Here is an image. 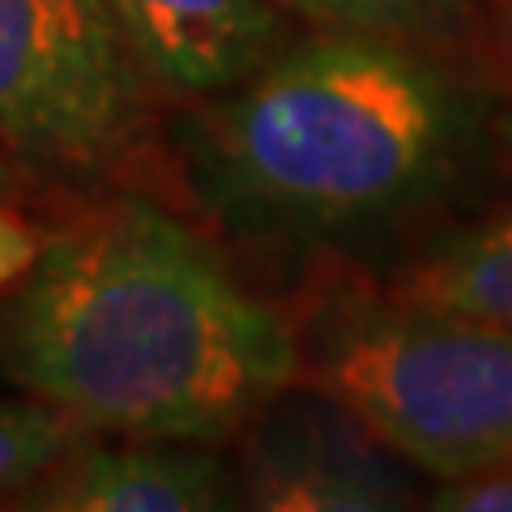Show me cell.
I'll list each match as a JSON object with an SVG mask.
<instances>
[{"label": "cell", "mask_w": 512, "mask_h": 512, "mask_svg": "<svg viewBox=\"0 0 512 512\" xmlns=\"http://www.w3.org/2000/svg\"><path fill=\"white\" fill-rule=\"evenodd\" d=\"M0 359L82 431L214 444L299 380V338L150 201L52 235L5 312Z\"/></svg>", "instance_id": "6da1fadb"}, {"label": "cell", "mask_w": 512, "mask_h": 512, "mask_svg": "<svg viewBox=\"0 0 512 512\" xmlns=\"http://www.w3.org/2000/svg\"><path fill=\"white\" fill-rule=\"evenodd\" d=\"M39 252H43V239L18 214H9L0 205V286L22 282L30 274V265L39 261Z\"/></svg>", "instance_id": "7c38bea8"}, {"label": "cell", "mask_w": 512, "mask_h": 512, "mask_svg": "<svg viewBox=\"0 0 512 512\" xmlns=\"http://www.w3.org/2000/svg\"><path fill=\"white\" fill-rule=\"evenodd\" d=\"M150 77L103 0H0V150L103 167L146 124Z\"/></svg>", "instance_id": "277c9868"}, {"label": "cell", "mask_w": 512, "mask_h": 512, "mask_svg": "<svg viewBox=\"0 0 512 512\" xmlns=\"http://www.w3.org/2000/svg\"><path fill=\"white\" fill-rule=\"evenodd\" d=\"M265 414L239 466V504L269 512H389L410 504L397 453L346 406L308 389Z\"/></svg>", "instance_id": "5b68a950"}, {"label": "cell", "mask_w": 512, "mask_h": 512, "mask_svg": "<svg viewBox=\"0 0 512 512\" xmlns=\"http://www.w3.org/2000/svg\"><path fill=\"white\" fill-rule=\"evenodd\" d=\"M0 184H5V167H0Z\"/></svg>", "instance_id": "5bb4252c"}, {"label": "cell", "mask_w": 512, "mask_h": 512, "mask_svg": "<svg viewBox=\"0 0 512 512\" xmlns=\"http://www.w3.org/2000/svg\"><path fill=\"white\" fill-rule=\"evenodd\" d=\"M235 504L239 478L205 444L124 436L120 444H73L13 500L35 512H218Z\"/></svg>", "instance_id": "52a82bcc"}, {"label": "cell", "mask_w": 512, "mask_h": 512, "mask_svg": "<svg viewBox=\"0 0 512 512\" xmlns=\"http://www.w3.org/2000/svg\"><path fill=\"white\" fill-rule=\"evenodd\" d=\"M274 5L325 30L410 43L444 35L448 26H457L470 0H274Z\"/></svg>", "instance_id": "9c48e42d"}, {"label": "cell", "mask_w": 512, "mask_h": 512, "mask_svg": "<svg viewBox=\"0 0 512 512\" xmlns=\"http://www.w3.org/2000/svg\"><path fill=\"white\" fill-rule=\"evenodd\" d=\"M299 376L436 478L512 470V325L414 299L342 303L299 342Z\"/></svg>", "instance_id": "3957f363"}, {"label": "cell", "mask_w": 512, "mask_h": 512, "mask_svg": "<svg viewBox=\"0 0 512 512\" xmlns=\"http://www.w3.org/2000/svg\"><path fill=\"white\" fill-rule=\"evenodd\" d=\"M150 86L218 99L282 47L274 0H103Z\"/></svg>", "instance_id": "8992f818"}, {"label": "cell", "mask_w": 512, "mask_h": 512, "mask_svg": "<svg viewBox=\"0 0 512 512\" xmlns=\"http://www.w3.org/2000/svg\"><path fill=\"white\" fill-rule=\"evenodd\" d=\"M406 299L512 325V218L448 239L406 278Z\"/></svg>", "instance_id": "ba28073f"}, {"label": "cell", "mask_w": 512, "mask_h": 512, "mask_svg": "<svg viewBox=\"0 0 512 512\" xmlns=\"http://www.w3.org/2000/svg\"><path fill=\"white\" fill-rule=\"evenodd\" d=\"M470 137V107L436 64L397 39L325 30L218 94L192 137V167L244 227L346 235L431 201Z\"/></svg>", "instance_id": "7a4b0ae2"}, {"label": "cell", "mask_w": 512, "mask_h": 512, "mask_svg": "<svg viewBox=\"0 0 512 512\" xmlns=\"http://www.w3.org/2000/svg\"><path fill=\"white\" fill-rule=\"evenodd\" d=\"M427 504L440 512H512V470L440 478Z\"/></svg>", "instance_id": "8fae6325"}, {"label": "cell", "mask_w": 512, "mask_h": 512, "mask_svg": "<svg viewBox=\"0 0 512 512\" xmlns=\"http://www.w3.org/2000/svg\"><path fill=\"white\" fill-rule=\"evenodd\" d=\"M73 444H82V427L64 410L39 402V397L0 402V495L26 491Z\"/></svg>", "instance_id": "30bf717a"}, {"label": "cell", "mask_w": 512, "mask_h": 512, "mask_svg": "<svg viewBox=\"0 0 512 512\" xmlns=\"http://www.w3.org/2000/svg\"><path fill=\"white\" fill-rule=\"evenodd\" d=\"M504 137H508V150H512V103H508V116H504Z\"/></svg>", "instance_id": "4fadbf2b"}]
</instances>
